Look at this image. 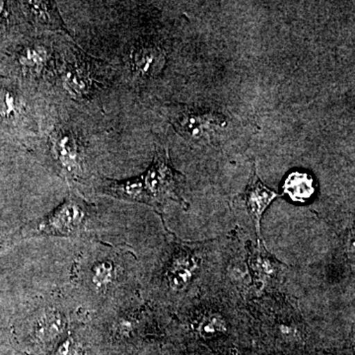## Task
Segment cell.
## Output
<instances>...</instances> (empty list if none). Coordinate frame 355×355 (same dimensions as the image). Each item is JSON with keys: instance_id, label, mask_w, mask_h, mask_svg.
<instances>
[{"instance_id": "obj_1", "label": "cell", "mask_w": 355, "mask_h": 355, "mask_svg": "<svg viewBox=\"0 0 355 355\" xmlns=\"http://www.w3.org/2000/svg\"><path fill=\"white\" fill-rule=\"evenodd\" d=\"M184 176L173 167L165 148L157 147L153 164L141 176L123 181L104 180V193L128 202H144L162 209L169 200L184 205L182 198Z\"/></svg>"}, {"instance_id": "obj_2", "label": "cell", "mask_w": 355, "mask_h": 355, "mask_svg": "<svg viewBox=\"0 0 355 355\" xmlns=\"http://www.w3.org/2000/svg\"><path fill=\"white\" fill-rule=\"evenodd\" d=\"M169 120L182 137L193 141L209 137L226 123L221 114L181 105L169 109Z\"/></svg>"}, {"instance_id": "obj_3", "label": "cell", "mask_w": 355, "mask_h": 355, "mask_svg": "<svg viewBox=\"0 0 355 355\" xmlns=\"http://www.w3.org/2000/svg\"><path fill=\"white\" fill-rule=\"evenodd\" d=\"M88 216L87 205L81 198L71 196L50 216L40 222L37 229L44 234L73 235L80 232Z\"/></svg>"}, {"instance_id": "obj_4", "label": "cell", "mask_w": 355, "mask_h": 355, "mask_svg": "<svg viewBox=\"0 0 355 355\" xmlns=\"http://www.w3.org/2000/svg\"><path fill=\"white\" fill-rule=\"evenodd\" d=\"M53 154L67 175L78 176L81 168V148L78 139L69 130H57L51 135Z\"/></svg>"}, {"instance_id": "obj_5", "label": "cell", "mask_w": 355, "mask_h": 355, "mask_svg": "<svg viewBox=\"0 0 355 355\" xmlns=\"http://www.w3.org/2000/svg\"><path fill=\"white\" fill-rule=\"evenodd\" d=\"M277 197L279 195L275 191L270 190L268 187L261 183L258 172H257V169H254L243 198L246 203L250 217L256 226L259 237H260L261 220L263 212L272 202V200Z\"/></svg>"}, {"instance_id": "obj_6", "label": "cell", "mask_w": 355, "mask_h": 355, "mask_svg": "<svg viewBox=\"0 0 355 355\" xmlns=\"http://www.w3.org/2000/svg\"><path fill=\"white\" fill-rule=\"evenodd\" d=\"M249 263L254 279L263 286L272 284L282 272V263L266 251L260 240L250 254Z\"/></svg>"}, {"instance_id": "obj_7", "label": "cell", "mask_w": 355, "mask_h": 355, "mask_svg": "<svg viewBox=\"0 0 355 355\" xmlns=\"http://www.w3.org/2000/svg\"><path fill=\"white\" fill-rule=\"evenodd\" d=\"M28 16L35 25L46 27L49 29L58 30L67 33V26L58 12L55 2L51 1H27L23 2Z\"/></svg>"}, {"instance_id": "obj_8", "label": "cell", "mask_w": 355, "mask_h": 355, "mask_svg": "<svg viewBox=\"0 0 355 355\" xmlns=\"http://www.w3.org/2000/svg\"><path fill=\"white\" fill-rule=\"evenodd\" d=\"M197 263L193 258L182 254L172 261L168 270L167 277L169 286L174 291H182L190 284L193 277Z\"/></svg>"}, {"instance_id": "obj_9", "label": "cell", "mask_w": 355, "mask_h": 355, "mask_svg": "<svg viewBox=\"0 0 355 355\" xmlns=\"http://www.w3.org/2000/svg\"><path fill=\"white\" fill-rule=\"evenodd\" d=\"M284 191L294 202H305L314 195L316 187L307 173L293 172L284 181Z\"/></svg>"}, {"instance_id": "obj_10", "label": "cell", "mask_w": 355, "mask_h": 355, "mask_svg": "<svg viewBox=\"0 0 355 355\" xmlns=\"http://www.w3.org/2000/svg\"><path fill=\"white\" fill-rule=\"evenodd\" d=\"M163 60L162 53L155 46H140L133 51V65L142 76H153L159 71Z\"/></svg>"}, {"instance_id": "obj_11", "label": "cell", "mask_w": 355, "mask_h": 355, "mask_svg": "<svg viewBox=\"0 0 355 355\" xmlns=\"http://www.w3.org/2000/svg\"><path fill=\"white\" fill-rule=\"evenodd\" d=\"M20 64L32 71H41L49 60V51L43 46H31L24 49L18 57Z\"/></svg>"}, {"instance_id": "obj_12", "label": "cell", "mask_w": 355, "mask_h": 355, "mask_svg": "<svg viewBox=\"0 0 355 355\" xmlns=\"http://www.w3.org/2000/svg\"><path fill=\"white\" fill-rule=\"evenodd\" d=\"M62 323L64 322L57 312H46L36 320L35 331L39 338L49 340L60 335Z\"/></svg>"}, {"instance_id": "obj_13", "label": "cell", "mask_w": 355, "mask_h": 355, "mask_svg": "<svg viewBox=\"0 0 355 355\" xmlns=\"http://www.w3.org/2000/svg\"><path fill=\"white\" fill-rule=\"evenodd\" d=\"M21 101L17 94L7 89H0V116L10 118L19 113Z\"/></svg>"}, {"instance_id": "obj_14", "label": "cell", "mask_w": 355, "mask_h": 355, "mask_svg": "<svg viewBox=\"0 0 355 355\" xmlns=\"http://www.w3.org/2000/svg\"><path fill=\"white\" fill-rule=\"evenodd\" d=\"M114 279V266L110 261H102L97 263L93 268L92 282L98 288L102 289L110 286Z\"/></svg>"}, {"instance_id": "obj_15", "label": "cell", "mask_w": 355, "mask_h": 355, "mask_svg": "<svg viewBox=\"0 0 355 355\" xmlns=\"http://www.w3.org/2000/svg\"><path fill=\"white\" fill-rule=\"evenodd\" d=\"M198 330L205 338L217 336L226 331L225 321L218 315H209L200 322Z\"/></svg>"}, {"instance_id": "obj_16", "label": "cell", "mask_w": 355, "mask_h": 355, "mask_svg": "<svg viewBox=\"0 0 355 355\" xmlns=\"http://www.w3.org/2000/svg\"><path fill=\"white\" fill-rule=\"evenodd\" d=\"M67 86L71 89L72 92L76 95H83L88 87V79L84 76L83 72L80 70H72L67 73Z\"/></svg>"}]
</instances>
